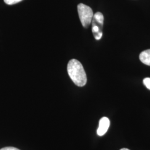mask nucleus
<instances>
[{
	"instance_id": "nucleus-2",
	"label": "nucleus",
	"mask_w": 150,
	"mask_h": 150,
	"mask_svg": "<svg viewBox=\"0 0 150 150\" xmlns=\"http://www.w3.org/2000/svg\"><path fill=\"white\" fill-rule=\"evenodd\" d=\"M77 11L82 26L87 28L90 25L93 16L92 10L88 6L80 4L77 6Z\"/></svg>"
},
{
	"instance_id": "nucleus-6",
	"label": "nucleus",
	"mask_w": 150,
	"mask_h": 150,
	"mask_svg": "<svg viewBox=\"0 0 150 150\" xmlns=\"http://www.w3.org/2000/svg\"><path fill=\"white\" fill-rule=\"evenodd\" d=\"M23 0H4V2H5L7 5H15L18 2H21Z\"/></svg>"
},
{
	"instance_id": "nucleus-4",
	"label": "nucleus",
	"mask_w": 150,
	"mask_h": 150,
	"mask_svg": "<svg viewBox=\"0 0 150 150\" xmlns=\"http://www.w3.org/2000/svg\"><path fill=\"white\" fill-rule=\"evenodd\" d=\"M110 121L106 117H103L99 121L98 127L97 130V134L99 136H102L107 132L110 127Z\"/></svg>"
},
{
	"instance_id": "nucleus-9",
	"label": "nucleus",
	"mask_w": 150,
	"mask_h": 150,
	"mask_svg": "<svg viewBox=\"0 0 150 150\" xmlns=\"http://www.w3.org/2000/svg\"><path fill=\"white\" fill-rule=\"evenodd\" d=\"M129 150L128 149H126V148H123V149H121V150Z\"/></svg>"
},
{
	"instance_id": "nucleus-1",
	"label": "nucleus",
	"mask_w": 150,
	"mask_h": 150,
	"mask_svg": "<svg viewBox=\"0 0 150 150\" xmlns=\"http://www.w3.org/2000/svg\"><path fill=\"white\" fill-rule=\"evenodd\" d=\"M67 72L71 79L76 86L83 87L87 83L86 72L80 62L72 59L67 64Z\"/></svg>"
},
{
	"instance_id": "nucleus-8",
	"label": "nucleus",
	"mask_w": 150,
	"mask_h": 150,
	"mask_svg": "<svg viewBox=\"0 0 150 150\" xmlns=\"http://www.w3.org/2000/svg\"><path fill=\"white\" fill-rule=\"evenodd\" d=\"M0 150H19L18 149H17L16 147H4L1 149H0Z\"/></svg>"
},
{
	"instance_id": "nucleus-5",
	"label": "nucleus",
	"mask_w": 150,
	"mask_h": 150,
	"mask_svg": "<svg viewBox=\"0 0 150 150\" xmlns=\"http://www.w3.org/2000/svg\"><path fill=\"white\" fill-rule=\"evenodd\" d=\"M139 57L143 64L150 66V49L142 51L139 54Z\"/></svg>"
},
{
	"instance_id": "nucleus-7",
	"label": "nucleus",
	"mask_w": 150,
	"mask_h": 150,
	"mask_svg": "<svg viewBox=\"0 0 150 150\" xmlns=\"http://www.w3.org/2000/svg\"><path fill=\"white\" fill-rule=\"evenodd\" d=\"M143 83L144 85L147 87V88H148L150 90V78L149 77L145 78L143 80Z\"/></svg>"
},
{
	"instance_id": "nucleus-3",
	"label": "nucleus",
	"mask_w": 150,
	"mask_h": 150,
	"mask_svg": "<svg viewBox=\"0 0 150 150\" xmlns=\"http://www.w3.org/2000/svg\"><path fill=\"white\" fill-rule=\"evenodd\" d=\"M103 21L104 17L101 12H97L93 15L92 20V32L97 40H99L102 38Z\"/></svg>"
}]
</instances>
